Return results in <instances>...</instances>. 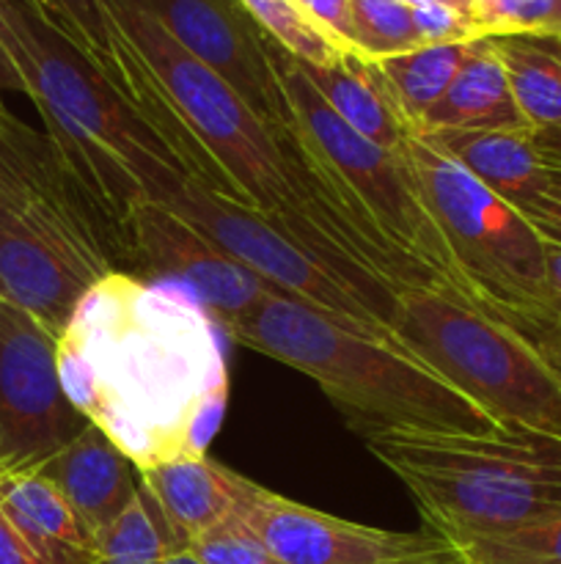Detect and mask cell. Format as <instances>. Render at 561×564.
I'll use <instances>...</instances> for the list:
<instances>
[{
    "label": "cell",
    "mask_w": 561,
    "mask_h": 564,
    "mask_svg": "<svg viewBox=\"0 0 561 564\" xmlns=\"http://www.w3.org/2000/svg\"><path fill=\"white\" fill-rule=\"evenodd\" d=\"M300 61V58H297ZM302 72L324 97V102L346 121L355 132L383 147L391 154H405L407 143L413 141L416 130L402 116L388 83L380 75L377 64L358 55H344L341 61L328 66L306 64L300 61Z\"/></svg>",
    "instance_id": "17"
},
{
    "label": "cell",
    "mask_w": 561,
    "mask_h": 564,
    "mask_svg": "<svg viewBox=\"0 0 561 564\" xmlns=\"http://www.w3.org/2000/svg\"><path fill=\"white\" fill-rule=\"evenodd\" d=\"M182 551L179 538L143 485L127 510L94 538L97 564H165Z\"/></svg>",
    "instance_id": "22"
},
{
    "label": "cell",
    "mask_w": 561,
    "mask_h": 564,
    "mask_svg": "<svg viewBox=\"0 0 561 564\" xmlns=\"http://www.w3.org/2000/svg\"><path fill=\"white\" fill-rule=\"evenodd\" d=\"M421 138L520 213L548 193L550 169L531 130H435Z\"/></svg>",
    "instance_id": "16"
},
{
    "label": "cell",
    "mask_w": 561,
    "mask_h": 564,
    "mask_svg": "<svg viewBox=\"0 0 561 564\" xmlns=\"http://www.w3.org/2000/svg\"><path fill=\"white\" fill-rule=\"evenodd\" d=\"M435 130H528L512 97L504 61L490 36L473 42L449 91L424 116L418 135Z\"/></svg>",
    "instance_id": "18"
},
{
    "label": "cell",
    "mask_w": 561,
    "mask_h": 564,
    "mask_svg": "<svg viewBox=\"0 0 561 564\" xmlns=\"http://www.w3.org/2000/svg\"><path fill=\"white\" fill-rule=\"evenodd\" d=\"M86 427L61 386L58 330L0 297V477L36 471Z\"/></svg>",
    "instance_id": "9"
},
{
    "label": "cell",
    "mask_w": 561,
    "mask_h": 564,
    "mask_svg": "<svg viewBox=\"0 0 561 564\" xmlns=\"http://www.w3.org/2000/svg\"><path fill=\"white\" fill-rule=\"evenodd\" d=\"M473 42L421 44V47L410 50V53L388 55V58L374 61L380 75L388 83L402 116L410 121L416 135L424 116L443 99V94L454 83L457 72L462 69V64L471 55Z\"/></svg>",
    "instance_id": "21"
},
{
    "label": "cell",
    "mask_w": 561,
    "mask_h": 564,
    "mask_svg": "<svg viewBox=\"0 0 561 564\" xmlns=\"http://www.w3.org/2000/svg\"><path fill=\"white\" fill-rule=\"evenodd\" d=\"M6 94H22V97H25V83H22L14 61L9 58V53H6L3 44H0V108H9V105H6Z\"/></svg>",
    "instance_id": "36"
},
{
    "label": "cell",
    "mask_w": 561,
    "mask_h": 564,
    "mask_svg": "<svg viewBox=\"0 0 561 564\" xmlns=\"http://www.w3.org/2000/svg\"><path fill=\"white\" fill-rule=\"evenodd\" d=\"M0 507L31 540L44 564H97L91 534L44 474L11 477L0 496Z\"/></svg>",
    "instance_id": "19"
},
{
    "label": "cell",
    "mask_w": 561,
    "mask_h": 564,
    "mask_svg": "<svg viewBox=\"0 0 561 564\" xmlns=\"http://www.w3.org/2000/svg\"><path fill=\"white\" fill-rule=\"evenodd\" d=\"M556 39V44H559V47H561V36H553Z\"/></svg>",
    "instance_id": "41"
},
{
    "label": "cell",
    "mask_w": 561,
    "mask_h": 564,
    "mask_svg": "<svg viewBox=\"0 0 561 564\" xmlns=\"http://www.w3.org/2000/svg\"><path fill=\"white\" fill-rule=\"evenodd\" d=\"M187 554L201 564H284L242 521L201 534L193 540Z\"/></svg>",
    "instance_id": "28"
},
{
    "label": "cell",
    "mask_w": 561,
    "mask_h": 564,
    "mask_svg": "<svg viewBox=\"0 0 561 564\" xmlns=\"http://www.w3.org/2000/svg\"><path fill=\"white\" fill-rule=\"evenodd\" d=\"M358 58L380 61L421 47L413 9L399 0H350Z\"/></svg>",
    "instance_id": "26"
},
{
    "label": "cell",
    "mask_w": 561,
    "mask_h": 564,
    "mask_svg": "<svg viewBox=\"0 0 561 564\" xmlns=\"http://www.w3.org/2000/svg\"><path fill=\"white\" fill-rule=\"evenodd\" d=\"M534 147H537L539 158L544 165L553 171H561V124L542 127V130H531Z\"/></svg>",
    "instance_id": "34"
},
{
    "label": "cell",
    "mask_w": 561,
    "mask_h": 564,
    "mask_svg": "<svg viewBox=\"0 0 561 564\" xmlns=\"http://www.w3.org/2000/svg\"><path fill=\"white\" fill-rule=\"evenodd\" d=\"M544 303L550 323L561 319V246L544 242Z\"/></svg>",
    "instance_id": "33"
},
{
    "label": "cell",
    "mask_w": 561,
    "mask_h": 564,
    "mask_svg": "<svg viewBox=\"0 0 561 564\" xmlns=\"http://www.w3.org/2000/svg\"><path fill=\"white\" fill-rule=\"evenodd\" d=\"M402 158L479 306L528 339L542 334L550 314L537 229L421 135H413Z\"/></svg>",
    "instance_id": "8"
},
{
    "label": "cell",
    "mask_w": 561,
    "mask_h": 564,
    "mask_svg": "<svg viewBox=\"0 0 561 564\" xmlns=\"http://www.w3.org/2000/svg\"><path fill=\"white\" fill-rule=\"evenodd\" d=\"M124 253L152 281H168L190 292L218 328L245 317L267 292H275L160 198H138L130 207Z\"/></svg>",
    "instance_id": "11"
},
{
    "label": "cell",
    "mask_w": 561,
    "mask_h": 564,
    "mask_svg": "<svg viewBox=\"0 0 561 564\" xmlns=\"http://www.w3.org/2000/svg\"><path fill=\"white\" fill-rule=\"evenodd\" d=\"M9 479H11V477H9ZM9 479L0 477V496H3V488H6V482H9Z\"/></svg>",
    "instance_id": "39"
},
{
    "label": "cell",
    "mask_w": 561,
    "mask_h": 564,
    "mask_svg": "<svg viewBox=\"0 0 561 564\" xmlns=\"http://www.w3.org/2000/svg\"><path fill=\"white\" fill-rule=\"evenodd\" d=\"M267 55L289 110L284 130L341 218L391 264L399 284L435 286L476 303L405 158L352 130L311 86L300 61L270 36Z\"/></svg>",
    "instance_id": "4"
},
{
    "label": "cell",
    "mask_w": 561,
    "mask_h": 564,
    "mask_svg": "<svg viewBox=\"0 0 561 564\" xmlns=\"http://www.w3.org/2000/svg\"><path fill=\"white\" fill-rule=\"evenodd\" d=\"M361 435L413 496L427 532L451 545L561 510V441L512 430L372 427Z\"/></svg>",
    "instance_id": "5"
},
{
    "label": "cell",
    "mask_w": 561,
    "mask_h": 564,
    "mask_svg": "<svg viewBox=\"0 0 561 564\" xmlns=\"http://www.w3.org/2000/svg\"><path fill=\"white\" fill-rule=\"evenodd\" d=\"M168 204L190 224H196L204 235L212 237L242 268L258 275L270 290L339 317L385 328L377 312L358 292H352L333 270L324 268L284 226L258 209L223 196L193 176L182 182Z\"/></svg>",
    "instance_id": "10"
},
{
    "label": "cell",
    "mask_w": 561,
    "mask_h": 564,
    "mask_svg": "<svg viewBox=\"0 0 561 564\" xmlns=\"http://www.w3.org/2000/svg\"><path fill=\"white\" fill-rule=\"evenodd\" d=\"M58 372L75 411L138 471L207 455L229 405L220 328L182 286L113 270L58 334Z\"/></svg>",
    "instance_id": "1"
},
{
    "label": "cell",
    "mask_w": 561,
    "mask_h": 564,
    "mask_svg": "<svg viewBox=\"0 0 561 564\" xmlns=\"http://www.w3.org/2000/svg\"><path fill=\"white\" fill-rule=\"evenodd\" d=\"M143 490L154 499L182 549L223 523L242 521L253 479L231 471L207 455L179 457L138 471Z\"/></svg>",
    "instance_id": "14"
},
{
    "label": "cell",
    "mask_w": 561,
    "mask_h": 564,
    "mask_svg": "<svg viewBox=\"0 0 561 564\" xmlns=\"http://www.w3.org/2000/svg\"><path fill=\"white\" fill-rule=\"evenodd\" d=\"M306 14L328 33L330 39L341 44L350 55L355 53V33H352V11L350 0H306Z\"/></svg>",
    "instance_id": "31"
},
{
    "label": "cell",
    "mask_w": 561,
    "mask_h": 564,
    "mask_svg": "<svg viewBox=\"0 0 561 564\" xmlns=\"http://www.w3.org/2000/svg\"><path fill=\"white\" fill-rule=\"evenodd\" d=\"M36 3L110 77V83L130 99L124 69H121L124 33L116 25L108 0H36Z\"/></svg>",
    "instance_id": "23"
},
{
    "label": "cell",
    "mask_w": 561,
    "mask_h": 564,
    "mask_svg": "<svg viewBox=\"0 0 561 564\" xmlns=\"http://www.w3.org/2000/svg\"><path fill=\"white\" fill-rule=\"evenodd\" d=\"M240 6L262 28L264 36H270L286 53L306 61V64L328 66L350 55L295 0H240Z\"/></svg>",
    "instance_id": "24"
},
{
    "label": "cell",
    "mask_w": 561,
    "mask_h": 564,
    "mask_svg": "<svg viewBox=\"0 0 561 564\" xmlns=\"http://www.w3.org/2000/svg\"><path fill=\"white\" fill-rule=\"evenodd\" d=\"M0 44L61 169L102 226L113 257L124 253L130 207L138 198L168 202L193 176L185 160L36 0H0Z\"/></svg>",
    "instance_id": "2"
},
{
    "label": "cell",
    "mask_w": 561,
    "mask_h": 564,
    "mask_svg": "<svg viewBox=\"0 0 561 564\" xmlns=\"http://www.w3.org/2000/svg\"><path fill=\"white\" fill-rule=\"evenodd\" d=\"M522 218L537 229V235L544 242H553L561 246V171L550 169V187L548 193L537 198L534 204H528L522 209Z\"/></svg>",
    "instance_id": "30"
},
{
    "label": "cell",
    "mask_w": 561,
    "mask_h": 564,
    "mask_svg": "<svg viewBox=\"0 0 561 564\" xmlns=\"http://www.w3.org/2000/svg\"><path fill=\"white\" fill-rule=\"evenodd\" d=\"M165 564H201V562L193 560L187 551H182V554H174ZM396 564H465V560H462V554H460V549H457V545H446V549L435 551V554L416 556V560L396 562Z\"/></svg>",
    "instance_id": "35"
},
{
    "label": "cell",
    "mask_w": 561,
    "mask_h": 564,
    "mask_svg": "<svg viewBox=\"0 0 561 564\" xmlns=\"http://www.w3.org/2000/svg\"><path fill=\"white\" fill-rule=\"evenodd\" d=\"M152 14L179 47L218 72L253 113L284 132L289 110L267 55V36L240 0H132Z\"/></svg>",
    "instance_id": "12"
},
{
    "label": "cell",
    "mask_w": 561,
    "mask_h": 564,
    "mask_svg": "<svg viewBox=\"0 0 561 564\" xmlns=\"http://www.w3.org/2000/svg\"><path fill=\"white\" fill-rule=\"evenodd\" d=\"M394 330L501 430L561 441V378L515 325L435 286L394 290Z\"/></svg>",
    "instance_id": "7"
},
{
    "label": "cell",
    "mask_w": 561,
    "mask_h": 564,
    "mask_svg": "<svg viewBox=\"0 0 561 564\" xmlns=\"http://www.w3.org/2000/svg\"><path fill=\"white\" fill-rule=\"evenodd\" d=\"M465 564H561V510L504 534L457 545Z\"/></svg>",
    "instance_id": "25"
},
{
    "label": "cell",
    "mask_w": 561,
    "mask_h": 564,
    "mask_svg": "<svg viewBox=\"0 0 561 564\" xmlns=\"http://www.w3.org/2000/svg\"><path fill=\"white\" fill-rule=\"evenodd\" d=\"M476 36H561V0H473Z\"/></svg>",
    "instance_id": "27"
},
{
    "label": "cell",
    "mask_w": 561,
    "mask_h": 564,
    "mask_svg": "<svg viewBox=\"0 0 561 564\" xmlns=\"http://www.w3.org/2000/svg\"><path fill=\"white\" fill-rule=\"evenodd\" d=\"M544 358H548V361L553 364V369H556V372H559V378H561V358H556V356H544Z\"/></svg>",
    "instance_id": "38"
},
{
    "label": "cell",
    "mask_w": 561,
    "mask_h": 564,
    "mask_svg": "<svg viewBox=\"0 0 561 564\" xmlns=\"http://www.w3.org/2000/svg\"><path fill=\"white\" fill-rule=\"evenodd\" d=\"M0 564H44L31 540L6 516L3 507H0Z\"/></svg>",
    "instance_id": "32"
},
{
    "label": "cell",
    "mask_w": 561,
    "mask_h": 564,
    "mask_svg": "<svg viewBox=\"0 0 561 564\" xmlns=\"http://www.w3.org/2000/svg\"><path fill=\"white\" fill-rule=\"evenodd\" d=\"M220 330L237 345L311 378L361 433L372 427L501 430L394 330L339 317L280 292H267L245 317Z\"/></svg>",
    "instance_id": "3"
},
{
    "label": "cell",
    "mask_w": 561,
    "mask_h": 564,
    "mask_svg": "<svg viewBox=\"0 0 561 564\" xmlns=\"http://www.w3.org/2000/svg\"><path fill=\"white\" fill-rule=\"evenodd\" d=\"M295 3H297V6H300V9H302V6H306V0H295ZM302 11H306V9H302Z\"/></svg>",
    "instance_id": "40"
},
{
    "label": "cell",
    "mask_w": 561,
    "mask_h": 564,
    "mask_svg": "<svg viewBox=\"0 0 561 564\" xmlns=\"http://www.w3.org/2000/svg\"><path fill=\"white\" fill-rule=\"evenodd\" d=\"M36 471L64 494L91 540L127 510L141 488L130 457L94 424Z\"/></svg>",
    "instance_id": "15"
},
{
    "label": "cell",
    "mask_w": 561,
    "mask_h": 564,
    "mask_svg": "<svg viewBox=\"0 0 561 564\" xmlns=\"http://www.w3.org/2000/svg\"><path fill=\"white\" fill-rule=\"evenodd\" d=\"M528 130L561 124V47L553 36H490Z\"/></svg>",
    "instance_id": "20"
},
{
    "label": "cell",
    "mask_w": 561,
    "mask_h": 564,
    "mask_svg": "<svg viewBox=\"0 0 561 564\" xmlns=\"http://www.w3.org/2000/svg\"><path fill=\"white\" fill-rule=\"evenodd\" d=\"M531 341L544 352V356L561 358V319H553V323H550L542 334L534 336Z\"/></svg>",
    "instance_id": "37"
},
{
    "label": "cell",
    "mask_w": 561,
    "mask_h": 564,
    "mask_svg": "<svg viewBox=\"0 0 561 564\" xmlns=\"http://www.w3.org/2000/svg\"><path fill=\"white\" fill-rule=\"evenodd\" d=\"M113 270L108 237L47 135L0 108V297L61 334L77 301Z\"/></svg>",
    "instance_id": "6"
},
{
    "label": "cell",
    "mask_w": 561,
    "mask_h": 564,
    "mask_svg": "<svg viewBox=\"0 0 561 564\" xmlns=\"http://www.w3.org/2000/svg\"><path fill=\"white\" fill-rule=\"evenodd\" d=\"M410 9L421 44H451L479 39L476 28L471 22V11L457 9V6L443 3V0H421Z\"/></svg>",
    "instance_id": "29"
},
{
    "label": "cell",
    "mask_w": 561,
    "mask_h": 564,
    "mask_svg": "<svg viewBox=\"0 0 561 564\" xmlns=\"http://www.w3.org/2000/svg\"><path fill=\"white\" fill-rule=\"evenodd\" d=\"M242 523L284 564H396L451 545L432 532H388L292 501L253 482Z\"/></svg>",
    "instance_id": "13"
}]
</instances>
